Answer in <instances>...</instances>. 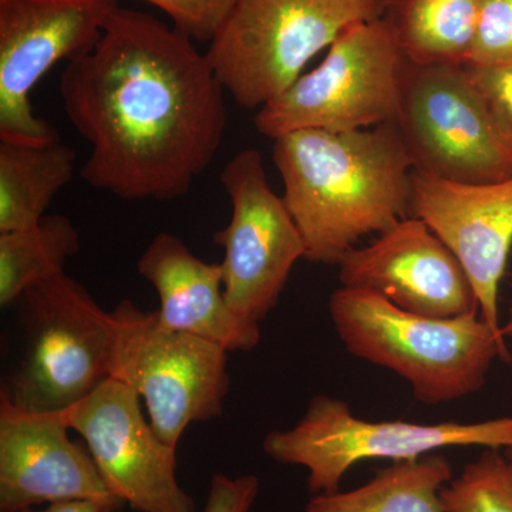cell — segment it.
<instances>
[{"label":"cell","instance_id":"obj_27","mask_svg":"<svg viewBox=\"0 0 512 512\" xmlns=\"http://www.w3.org/2000/svg\"><path fill=\"white\" fill-rule=\"evenodd\" d=\"M503 335L505 339L512 338V309L507 322L503 323Z\"/></svg>","mask_w":512,"mask_h":512},{"label":"cell","instance_id":"obj_16","mask_svg":"<svg viewBox=\"0 0 512 512\" xmlns=\"http://www.w3.org/2000/svg\"><path fill=\"white\" fill-rule=\"evenodd\" d=\"M137 271L156 289L164 328L210 340L228 352H249L261 342V328L229 309L220 262L198 258L177 235L158 234L138 259Z\"/></svg>","mask_w":512,"mask_h":512},{"label":"cell","instance_id":"obj_6","mask_svg":"<svg viewBox=\"0 0 512 512\" xmlns=\"http://www.w3.org/2000/svg\"><path fill=\"white\" fill-rule=\"evenodd\" d=\"M512 448V416L436 424L360 419L348 403L319 394L295 426L266 434L265 454L308 470L309 493L340 490L343 477L366 460H417L448 447Z\"/></svg>","mask_w":512,"mask_h":512},{"label":"cell","instance_id":"obj_13","mask_svg":"<svg viewBox=\"0 0 512 512\" xmlns=\"http://www.w3.org/2000/svg\"><path fill=\"white\" fill-rule=\"evenodd\" d=\"M340 284L383 296L429 318L480 313L476 291L454 252L420 218L406 217L339 264Z\"/></svg>","mask_w":512,"mask_h":512},{"label":"cell","instance_id":"obj_2","mask_svg":"<svg viewBox=\"0 0 512 512\" xmlns=\"http://www.w3.org/2000/svg\"><path fill=\"white\" fill-rule=\"evenodd\" d=\"M272 157L306 261L339 265L360 239L410 217L413 164L394 123L293 131L274 140Z\"/></svg>","mask_w":512,"mask_h":512},{"label":"cell","instance_id":"obj_21","mask_svg":"<svg viewBox=\"0 0 512 512\" xmlns=\"http://www.w3.org/2000/svg\"><path fill=\"white\" fill-rule=\"evenodd\" d=\"M444 512H512V460L487 448L440 491Z\"/></svg>","mask_w":512,"mask_h":512},{"label":"cell","instance_id":"obj_8","mask_svg":"<svg viewBox=\"0 0 512 512\" xmlns=\"http://www.w3.org/2000/svg\"><path fill=\"white\" fill-rule=\"evenodd\" d=\"M404 55L383 18L346 29L318 67L256 113L271 140L293 131L365 130L396 123Z\"/></svg>","mask_w":512,"mask_h":512},{"label":"cell","instance_id":"obj_18","mask_svg":"<svg viewBox=\"0 0 512 512\" xmlns=\"http://www.w3.org/2000/svg\"><path fill=\"white\" fill-rule=\"evenodd\" d=\"M483 0H386L383 19L406 59L470 62Z\"/></svg>","mask_w":512,"mask_h":512},{"label":"cell","instance_id":"obj_12","mask_svg":"<svg viewBox=\"0 0 512 512\" xmlns=\"http://www.w3.org/2000/svg\"><path fill=\"white\" fill-rule=\"evenodd\" d=\"M136 390L109 377L60 413L89 448L111 493L137 512H197L177 477V448L147 420Z\"/></svg>","mask_w":512,"mask_h":512},{"label":"cell","instance_id":"obj_25","mask_svg":"<svg viewBox=\"0 0 512 512\" xmlns=\"http://www.w3.org/2000/svg\"><path fill=\"white\" fill-rule=\"evenodd\" d=\"M259 491L261 481L254 474L239 477L214 474L204 512H251Z\"/></svg>","mask_w":512,"mask_h":512},{"label":"cell","instance_id":"obj_7","mask_svg":"<svg viewBox=\"0 0 512 512\" xmlns=\"http://www.w3.org/2000/svg\"><path fill=\"white\" fill-rule=\"evenodd\" d=\"M111 375L136 390L160 439L178 448L187 427L224 414L228 350L210 340L164 328L157 313L124 299L111 311Z\"/></svg>","mask_w":512,"mask_h":512},{"label":"cell","instance_id":"obj_4","mask_svg":"<svg viewBox=\"0 0 512 512\" xmlns=\"http://www.w3.org/2000/svg\"><path fill=\"white\" fill-rule=\"evenodd\" d=\"M384 9L386 0H237L205 56L239 106L261 109L346 29Z\"/></svg>","mask_w":512,"mask_h":512},{"label":"cell","instance_id":"obj_9","mask_svg":"<svg viewBox=\"0 0 512 512\" xmlns=\"http://www.w3.org/2000/svg\"><path fill=\"white\" fill-rule=\"evenodd\" d=\"M394 124L414 171L461 184L512 178V144L495 126L466 66L404 57Z\"/></svg>","mask_w":512,"mask_h":512},{"label":"cell","instance_id":"obj_28","mask_svg":"<svg viewBox=\"0 0 512 512\" xmlns=\"http://www.w3.org/2000/svg\"><path fill=\"white\" fill-rule=\"evenodd\" d=\"M505 454H507V456L512 460V448H507V450H505Z\"/></svg>","mask_w":512,"mask_h":512},{"label":"cell","instance_id":"obj_17","mask_svg":"<svg viewBox=\"0 0 512 512\" xmlns=\"http://www.w3.org/2000/svg\"><path fill=\"white\" fill-rule=\"evenodd\" d=\"M76 151L55 138L45 144L0 141V234L33 227L72 181Z\"/></svg>","mask_w":512,"mask_h":512},{"label":"cell","instance_id":"obj_14","mask_svg":"<svg viewBox=\"0 0 512 512\" xmlns=\"http://www.w3.org/2000/svg\"><path fill=\"white\" fill-rule=\"evenodd\" d=\"M410 215L454 252L476 291L481 319L504 338L498 296L512 248V178L461 184L413 170Z\"/></svg>","mask_w":512,"mask_h":512},{"label":"cell","instance_id":"obj_15","mask_svg":"<svg viewBox=\"0 0 512 512\" xmlns=\"http://www.w3.org/2000/svg\"><path fill=\"white\" fill-rule=\"evenodd\" d=\"M60 413H29L0 397V512L60 501H120ZM123 503V501H120Z\"/></svg>","mask_w":512,"mask_h":512},{"label":"cell","instance_id":"obj_26","mask_svg":"<svg viewBox=\"0 0 512 512\" xmlns=\"http://www.w3.org/2000/svg\"><path fill=\"white\" fill-rule=\"evenodd\" d=\"M120 501L70 500L13 512H126Z\"/></svg>","mask_w":512,"mask_h":512},{"label":"cell","instance_id":"obj_10","mask_svg":"<svg viewBox=\"0 0 512 512\" xmlns=\"http://www.w3.org/2000/svg\"><path fill=\"white\" fill-rule=\"evenodd\" d=\"M220 180L232 208L227 227L212 238L224 249L225 299L239 319L261 328L278 305L293 266L305 259V242L284 197L268 183L259 151H239Z\"/></svg>","mask_w":512,"mask_h":512},{"label":"cell","instance_id":"obj_3","mask_svg":"<svg viewBox=\"0 0 512 512\" xmlns=\"http://www.w3.org/2000/svg\"><path fill=\"white\" fill-rule=\"evenodd\" d=\"M329 313L350 355L403 377L416 400L430 406L478 392L495 359L511 362L507 342L480 313L429 318L345 286L330 296Z\"/></svg>","mask_w":512,"mask_h":512},{"label":"cell","instance_id":"obj_1","mask_svg":"<svg viewBox=\"0 0 512 512\" xmlns=\"http://www.w3.org/2000/svg\"><path fill=\"white\" fill-rule=\"evenodd\" d=\"M67 119L90 144L84 183L126 201H173L214 163L227 128L224 87L194 40L119 6L99 42L67 62Z\"/></svg>","mask_w":512,"mask_h":512},{"label":"cell","instance_id":"obj_11","mask_svg":"<svg viewBox=\"0 0 512 512\" xmlns=\"http://www.w3.org/2000/svg\"><path fill=\"white\" fill-rule=\"evenodd\" d=\"M119 6V0H0V141L59 138L36 116L30 94L57 63L92 50Z\"/></svg>","mask_w":512,"mask_h":512},{"label":"cell","instance_id":"obj_20","mask_svg":"<svg viewBox=\"0 0 512 512\" xmlns=\"http://www.w3.org/2000/svg\"><path fill=\"white\" fill-rule=\"evenodd\" d=\"M79 249V229L62 214H46L33 227L0 234V306L15 305L32 286L63 274Z\"/></svg>","mask_w":512,"mask_h":512},{"label":"cell","instance_id":"obj_19","mask_svg":"<svg viewBox=\"0 0 512 512\" xmlns=\"http://www.w3.org/2000/svg\"><path fill=\"white\" fill-rule=\"evenodd\" d=\"M451 480L450 463L433 453L394 463L355 490L313 495L305 512H444L440 491Z\"/></svg>","mask_w":512,"mask_h":512},{"label":"cell","instance_id":"obj_24","mask_svg":"<svg viewBox=\"0 0 512 512\" xmlns=\"http://www.w3.org/2000/svg\"><path fill=\"white\" fill-rule=\"evenodd\" d=\"M466 67L495 126L512 144V62L466 64Z\"/></svg>","mask_w":512,"mask_h":512},{"label":"cell","instance_id":"obj_5","mask_svg":"<svg viewBox=\"0 0 512 512\" xmlns=\"http://www.w3.org/2000/svg\"><path fill=\"white\" fill-rule=\"evenodd\" d=\"M19 352L0 397L29 413H62L111 375L113 313L63 274L23 293Z\"/></svg>","mask_w":512,"mask_h":512},{"label":"cell","instance_id":"obj_22","mask_svg":"<svg viewBox=\"0 0 512 512\" xmlns=\"http://www.w3.org/2000/svg\"><path fill=\"white\" fill-rule=\"evenodd\" d=\"M512 62V0H483L468 64Z\"/></svg>","mask_w":512,"mask_h":512},{"label":"cell","instance_id":"obj_23","mask_svg":"<svg viewBox=\"0 0 512 512\" xmlns=\"http://www.w3.org/2000/svg\"><path fill=\"white\" fill-rule=\"evenodd\" d=\"M160 9L194 42L210 43L237 0H143Z\"/></svg>","mask_w":512,"mask_h":512}]
</instances>
